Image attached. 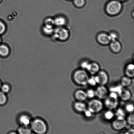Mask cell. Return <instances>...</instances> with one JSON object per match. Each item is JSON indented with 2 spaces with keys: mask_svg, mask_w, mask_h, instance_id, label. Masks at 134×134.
<instances>
[{
  "mask_svg": "<svg viewBox=\"0 0 134 134\" xmlns=\"http://www.w3.org/2000/svg\"><path fill=\"white\" fill-rule=\"evenodd\" d=\"M89 76L86 72L83 70L76 71L73 75V79L79 85H85L88 83Z\"/></svg>",
  "mask_w": 134,
  "mask_h": 134,
  "instance_id": "cell-1",
  "label": "cell"
},
{
  "mask_svg": "<svg viewBox=\"0 0 134 134\" xmlns=\"http://www.w3.org/2000/svg\"><path fill=\"white\" fill-rule=\"evenodd\" d=\"M122 4L119 0H113L110 1L106 6V11L110 15H115L121 10Z\"/></svg>",
  "mask_w": 134,
  "mask_h": 134,
  "instance_id": "cell-2",
  "label": "cell"
},
{
  "mask_svg": "<svg viewBox=\"0 0 134 134\" xmlns=\"http://www.w3.org/2000/svg\"><path fill=\"white\" fill-rule=\"evenodd\" d=\"M105 99V105L108 108L112 110L117 107L119 104L117 94L111 92L109 97Z\"/></svg>",
  "mask_w": 134,
  "mask_h": 134,
  "instance_id": "cell-3",
  "label": "cell"
},
{
  "mask_svg": "<svg viewBox=\"0 0 134 134\" xmlns=\"http://www.w3.org/2000/svg\"><path fill=\"white\" fill-rule=\"evenodd\" d=\"M103 105L100 100L98 99H93L89 102L88 110L92 113H97L102 111Z\"/></svg>",
  "mask_w": 134,
  "mask_h": 134,
  "instance_id": "cell-4",
  "label": "cell"
},
{
  "mask_svg": "<svg viewBox=\"0 0 134 134\" xmlns=\"http://www.w3.org/2000/svg\"><path fill=\"white\" fill-rule=\"evenodd\" d=\"M32 128L34 131L37 133L43 134L47 130V127L43 121L37 119L34 121L32 124Z\"/></svg>",
  "mask_w": 134,
  "mask_h": 134,
  "instance_id": "cell-5",
  "label": "cell"
},
{
  "mask_svg": "<svg viewBox=\"0 0 134 134\" xmlns=\"http://www.w3.org/2000/svg\"><path fill=\"white\" fill-rule=\"evenodd\" d=\"M54 32V37L60 40H66L69 36L68 30L63 27H59L56 29Z\"/></svg>",
  "mask_w": 134,
  "mask_h": 134,
  "instance_id": "cell-6",
  "label": "cell"
},
{
  "mask_svg": "<svg viewBox=\"0 0 134 134\" xmlns=\"http://www.w3.org/2000/svg\"><path fill=\"white\" fill-rule=\"evenodd\" d=\"M94 78L97 83L100 85H106L108 81V77L107 74L103 71H100L97 76L94 77Z\"/></svg>",
  "mask_w": 134,
  "mask_h": 134,
  "instance_id": "cell-7",
  "label": "cell"
},
{
  "mask_svg": "<svg viewBox=\"0 0 134 134\" xmlns=\"http://www.w3.org/2000/svg\"><path fill=\"white\" fill-rule=\"evenodd\" d=\"M127 125V122L124 118H117L112 123V127L116 130H120L125 128Z\"/></svg>",
  "mask_w": 134,
  "mask_h": 134,
  "instance_id": "cell-8",
  "label": "cell"
},
{
  "mask_svg": "<svg viewBox=\"0 0 134 134\" xmlns=\"http://www.w3.org/2000/svg\"><path fill=\"white\" fill-rule=\"evenodd\" d=\"M95 96L100 99H105L107 98L108 91L104 85H100L97 88L95 91Z\"/></svg>",
  "mask_w": 134,
  "mask_h": 134,
  "instance_id": "cell-9",
  "label": "cell"
},
{
  "mask_svg": "<svg viewBox=\"0 0 134 134\" xmlns=\"http://www.w3.org/2000/svg\"><path fill=\"white\" fill-rule=\"evenodd\" d=\"M98 39L100 43L103 44H109L111 42L109 35L104 33L98 35Z\"/></svg>",
  "mask_w": 134,
  "mask_h": 134,
  "instance_id": "cell-10",
  "label": "cell"
},
{
  "mask_svg": "<svg viewBox=\"0 0 134 134\" xmlns=\"http://www.w3.org/2000/svg\"><path fill=\"white\" fill-rule=\"evenodd\" d=\"M75 96L76 99L79 102H83L87 98L86 93L82 90L77 91L75 93Z\"/></svg>",
  "mask_w": 134,
  "mask_h": 134,
  "instance_id": "cell-11",
  "label": "cell"
},
{
  "mask_svg": "<svg viewBox=\"0 0 134 134\" xmlns=\"http://www.w3.org/2000/svg\"><path fill=\"white\" fill-rule=\"evenodd\" d=\"M87 69L92 75H94L97 73L99 71V66L98 64L95 63L89 64Z\"/></svg>",
  "mask_w": 134,
  "mask_h": 134,
  "instance_id": "cell-12",
  "label": "cell"
},
{
  "mask_svg": "<svg viewBox=\"0 0 134 134\" xmlns=\"http://www.w3.org/2000/svg\"><path fill=\"white\" fill-rule=\"evenodd\" d=\"M119 95L121 99L123 101H126L129 100L131 97L130 92L127 89H123Z\"/></svg>",
  "mask_w": 134,
  "mask_h": 134,
  "instance_id": "cell-13",
  "label": "cell"
},
{
  "mask_svg": "<svg viewBox=\"0 0 134 134\" xmlns=\"http://www.w3.org/2000/svg\"><path fill=\"white\" fill-rule=\"evenodd\" d=\"M110 47L112 50L115 52H118L121 49V46L120 43L116 40L111 41Z\"/></svg>",
  "mask_w": 134,
  "mask_h": 134,
  "instance_id": "cell-14",
  "label": "cell"
},
{
  "mask_svg": "<svg viewBox=\"0 0 134 134\" xmlns=\"http://www.w3.org/2000/svg\"><path fill=\"white\" fill-rule=\"evenodd\" d=\"M74 107L76 111L80 112H84L86 110V105L81 102H76Z\"/></svg>",
  "mask_w": 134,
  "mask_h": 134,
  "instance_id": "cell-15",
  "label": "cell"
},
{
  "mask_svg": "<svg viewBox=\"0 0 134 134\" xmlns=\"http://www.w3.org/2000/svg\"><path fill=\"white\" fill-rule=\"evenodd\" d=\"M54 24L56 26L61 27L65 24L66 20L65 18L62 16L57 17L54 20Z\"/></svg>",
  "mask_w": 134,
  "mask_h": 134,
  "instance_id": "cell-16",
  "label": "cell"
},
{
  "mask_svg": "<svg viewBox=\"0 0 134 134\" xmlns=\"http://www.w3.org/2000/svg\"><path fill=\"white\" fill-rule=\"evenodd\" d=\"M9 50L8 47L5 45L0 46V55L3 57L9 54Z\"/></svg>",
  "mask_w": 134,
  "mask_h": 134,
  "instance_id": "cell-17",
  "label": "cell"
},
{
  "mask_svg": "<svg viewBox=\"0 0 134 134\" xmlns=\"http://www.w3.org/2000/svg\"><path fill=\"white\" fill-rule=\"evenodd\" d=\"M19 120L21 124L25 126H28L30 122L29 118L26 115H23L20 116Z\"/></svg>",
  "mask_w": 134,
  "mask_h": 134,
  "instance_id": "cell-18",
  "label": "cell"
},
{
  "mask_svg": "<svg viewBox=\"0 0 134 134\" xmlns=\"http://www.w3.org/2000/svg\"><path fill=\"white\" fill-rule=\"evenodd\" d=\"M123 89V86L121 85H117L115 86L111 87L110 88V91L112 92H114L119 94Z\"/></svg>",
  "mask_w": 134,
  "mask_h": 134,
  "instance_id": "cell-19",
  "label": "cell"
},
{
  "mask_svg": "<svg viewBox=\"0 0 134 134\" xmlns=\"http://www.w3.org/2000/svg\"><path fill=\"white\" fill-rule=\"evenodd\" d=\"M132 80L131 78L128 77H124L121 80V85L122 86H128L131 85Z\"/></svg>",
  "mask_w": 134,
  "mask_h": 134,
  "instance_id": "cell-20",
  "label": "cell"
},
{
  "mask_svg": "<svg viewBox=\"0 0 134 134\" xmlns=\"http://www.w3.org/2000/svg\"><path fill=\"white\" fill-rule=\"evenodd\" d=\"M43 30L45 34L48 35L52 33L54 31L53 26L46 25L43 27Z\"/></svg>",
  "mask_w": 134,
  "mask_h": 134,
  "instance_id": "cell-21",
  "label": "cell"
},
{
  "mask_svg": "<svg viewBox=\"0 0 134 134\" xmlns=\"http://www.w3.org/2000/svg\"><path fill=\"white\" fill-rule=\"evenodd\" d=\"M114 113L112 111H106L104 114V117L108 120H110L113 118Z\"/></svg>",
  "mask_w": 134,
  "mask_h": 134,
  "instance_id": "cell-22",
  "label": "cell"
},
{
  "mask_svg": "<svg viewBox=\"0 0 134 134\" xmlns=\"http://www.w3.org/2000/svg\"><path fill=\"white\" fill-rule=\"evenodd\" d=\"M19 132L21 134H28L31 133V131L29 129L22 127L19 129Z\"/></svg>",
  "mask_w": 134,
  "mask_h": 134,
  "instance_id": "cell-23",
  "label": "cell"
},
{
  "mask_svg": "<svg viewBox=\"0 0 134 134\" xmlns=\"http://www.w3.org/2000/svg\"><path fill=\"white\" fill-rule=\"evenodd\" d=\"M125 73L127 77L130 78L133 77L134 76V69L127 68L126 70Z\"/></svg>",
  "mask_w": 134,
  "mask_h": 134,
  "instance_id": "cell-24",
  "label": "cell"
},
{
  "mask_svg": "<svg viewBox=\"0 0 134 134\" xmlns=\"http://www.w3.org/2000/svg\"><path fill=\"white\" fill-rule=\"evenodd\" d=\"M115 115L117 117L122 116L124 118L125 116V111L122 109L119 108L116 110V112L115 113Z\"/></svg>",
  "mask_w": 134,
  "mask_h": 134,
  "instance_id": "cell-25",
  "label": "cell"
},
{
  "mask_svg": "<svg viewBox=\"0 0 134 134\" xmlns=\"http://www.w3.org/2000/svg\"><path fill=\"white\" fill-rule=\"evenodd\" d=\"M86 93L87 97L89 98H92L95 96V91L92 89H88Z\"/></svg>",
  "mask_w": 134,
  "mask_h": 134,
  "instance_id": "cell-26",
  "label": "cell"
},
{
  "mask_svg": "<svg viewBox=\"0 0 134 134\" xmlns=\"http://www.w3.org/2000/svg\"><path fill=\"white\" fill-rule=\"evenodd\" d=\"M75 4L78 7H82L85 5V0H74Z\"/></svg>",
  "mask_w": 134,
  "mask_h": 134,
  "instance_id": "cell-27",
  "label": "cell"
},
{
  "mask_svg": "<svg viewBox=\"0 0 134 134\" xmlns=\"http://www.w3.org/2000/svg\"><path fill=\"white\" fill-rule=\"evenodd\" d=\"M6 97L3 93L0 92V104H3L6 101Z\"/></svg>",
  "mask_w": 134,
  "mask_h": 134,
  "instance_id": "cell-28",
  "label": "cell"
},
{
  "mask_svg": "<svg viewBox=\"0 0 134 134\" xmlns=\"http://www.w3.org/2000/svg\"><path fill=\"white\" fill-rule=\"evenodd\" d=\"M127 121L129 125H133L134 124V115L133 113L130 114L127 118Z\"/></svg>",
  "mask_w": 134,
  "mask_h": 134,
  "instance_id": "cell-29",
  "label": "cell"
},
{
  "mask_svg": "<svg viewBox=\"0 0 134 134\" xmlns=\"http://www.w3.org/2000/svg\"><path fill=\"white\" fill-rule=\"evenodd\" d=\"M125 108L126 110L128 113H132L134 111V105L132 104H127Z\"/></svg>",
  "mask_w": 134,
  "mask_h": 134,
  "instance_id": "cell-30",
  "label": "cell"
},
{
  "mask_svg": "<svg viewBox=\"0 0 134 134\" xmlns=\"http://www.w3.org/2000/svg\"><path fill=\"white\" fill-rule=\"evenodd\" d=\"M88 83L91 86H94L96 85L97 83L94 80V77H92L89 78L88 81Z\"/></svg>",
  "mask_w": 134,
  "mask_h": 134,
  "instance_id": "cell-31",
  "label": "cell"
},
{
  "mask_svg": "<svg viewBox=\"0 0 134 134\" xmlns=\"http://www.w3.org/2000/svg\"><path fill=\"white\" fill-rule=\"evenodd\" d=\"M45 25H49L53 26L55 24L54 20L51 18H48L45 20Z\"/></svg>",
  "mask_w": 134,
  "mask_h": 134,
  "instance_id": "cell-32",
  "label": "cell"
},
{
  "mask_svg": "<svg viewBox=\"0 0 134 134\" xmlns=\"http://www.w3.org/2000/svg\"><path fill=\"white\" fill-rule=\"evenodd\" d=\"M6 30L5 25L2 22L0 21V34L3 33Z\"/></svg>",
  "mask_w": 134,
  "mask_h": 134,
  "instance_id": "cell-33",
  "label": "cell"
},
{
  "mask_svg": "<svg viewBox=\"0 0 134 134\" xmlns=\"http://www.w3.org/2000/svg\"><path fill=\"white\" fill-rule=\"evenodd\" d=\"M2 90L3 92L7 93L8 92L10 89V87L8 85H4L2 86Z\"/></svg>",
  "mask_w": 134,
  "mask_h": 134,
  "instance_id": "cell-34",
  "label": "cell"
},
{
  "mask_svg": "<svg viewBox=\"0 0 134 134\" xmlns=\"http://www.w3.org/2000/svg\"><path fill=\"white\" fill-rule=\"evenodd\" d=\"M109 36L110 39H111V41L116 40L117 38L118 37L117 35L114 33H112L110 34Z\"/></svg>",
  "mask_w": 134,
  "mask_h": 134,
  "instance_id": "cell-35",
  "label": "cell"
},
{
  "mask_svg": "<svg viewBox=\"0 0 134 134\" xmlns=\"http://www.w3.org/2000/svg\"><path fill=\"white\" fill-rule=\"evenodd\" d=\"M89 63H88L87 62L85 61L81 64V66L82 68H86L87 69L89 66Z\"/></svg>",
  "mask_w": 134,
  "mask_h": 134,
  "instance_id": "cell-36",
  "label": "cell"
},
{
  "mask_svg": "<svg viewBox=\"0 0 134 134\" xmlns=\"http://www.w3.org/2000/svg\"><path fill=\"white\" fill-rule=\"evenodd\" d=\"M85 113V116L89 118L92 115V113L90 111H89L88 110H86L84 111Z\"/></svg>",
  "mask_w": 134,
  "mask_h": 134,
  "instance_id": "cell-37",
  "label": "cell"
},
{
  "mask_svg": "<svg viewBox=\"0 0 134 134\" xmlns=\"http://www.w3.org/2000/svg\"><path fill=\"white\" fill-rule=\"evenodd\" d=\"M126 134H134V130L133 129H131L129 130L127 132H126Z\"/></svg>",
  "mask_w": 134,
  "mask_h": 134,
  "instance_id": "cell-38",
  "label": "cell"
},
{
  "mask_svg": "<svg viewBox=\"0 0 134 134\" xmlns=\"http://www.w3.org/2000/svg\"><path fill=\"white\" fill-rule=\"evenodd\" d=\"M119 1H125V0H119Z\"/></svg>",
  "mask_w": 134,
  "mask_h": 134,
  "instance_id": "cell-39",
  "label": "cell"
},
{
  "mask_svg": "<svg viewBox=\"0 0 134 134\" xmlns=\"http://www.w3.org/2000/svg\"><path fill=\"white\" fill-rule=\"evenodd\" d=\"M1 82H0V87H1Z\"/></svg>",
  "mask_w": 134,
  "mask_h": 134,
  "instance_id": "cell-40",
  "label": "cell"
},
{
  "mask_svg": "<svg viewBox=\"0 0 134 134\" xmlns=\"http://www.w3.org/2000/svg\"><path fill=\"white\" fill-rule=\"evenodd\" d=\"M1 42V38H0V42Z\"/></svg>",
  "mask_w": 134,
  "mask_h": 134,
  "instance_id": "cell-41",
  "label": "cell"
},
{
  "mask_svg": "<svg viewBox=\"0 0 134 134\" xmlns=\"http://www.w3.org/2000/svg\"><path fill=\"white\" fill-rule=\"evenodd\" d=\"M1 0H0V2H1Z\"/></svg>",
  "mask_w": 134,
  "mask_h": 134,
  "instance_id": "cell-42",
  "label": "cell"
}]
</instances>
